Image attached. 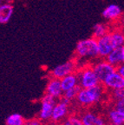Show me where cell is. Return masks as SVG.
<instances>
[{
	"mask_svg": "<svg viewBox=\"0 0 124 125\" xmlns=\"http://www.w3.org/2000/svg\"><path fill=\"white\" fill-rule=\"evenodd\" d=\"M106 89L102 83H99L91 88L81 89L76 97V102L80 106L89 107L96 104L104 98Z\"/></svg>",
	"mask_w": 124,
	"mask_h": 125,
	"instance_id": "obj_1",
	"label": "cell"
},
{
	"mask_svg": "<svg viewBox=\"0 0 124 125\" xmlns=\"http://www.w3.org/2000/svg\"><path fill=\"white\" fill-rule=\"evenodd\" d=\"M75 55L80 60H94L99 58L96 39L92 37L82 39L76 43Z\"/></svg>",
	"mask_w": 124,
	"mask_h": 125,
	"instance_id": "obj_2",
	"label": "cell"
},
{
	"mask_svg": "<svg viewBox=\"0 0 124 125\" xmlns=\"http://www.w3.org/2000/svg\"><path fill=\"white\" fill-rule=\"evenodd\" d=\"M76 73L78 78V85L81 89L91 88L93 86L101 83L95 76L94 70H92L90 64L84 65L83 67L78 69Z\"/></svg>",
	"mask_w": 124,
	"mask_h": 125,
	"instance_id": "obj_3",
	"label": "cell"
},
{
	"mask_svg": "<svg viewBox=\"0 0 124 125\" xmlns=\"http://www.w3.org/2000/svg\"><path fill=\"white\" fill-rule=\"evenodd\" d=\"M70 103L71 102L66 100L63 97H61L59 101H56L53 107L51 121L55 123H59L63 121L70 113Z\"/></svg>",
	"mask_w": 124,
	"mask_h": 125,
	"instance_id": "obj_4",
	"label": "cell"
},
{
	"mask_svg": "<svg viewBox=\"0 0 124 125\" xmlns=\"http://www.w3.org/2000/svg\"><path fill=\"white\" fill-rule=\"evenodd\" d=\"M78 63L76 60L70 59L62 64L56 66L51 72V77H54L56 79H61L64 76H68L72 73H76L78 70Z\"/></svg>",
	"mask_w": 124,
	"mask_h": 125,
	"instance_id": "obj_5",
	"label": "cell"
},
{
	"mask_svg": "<svg viewBox=\"0 0 124 125\" xmlns=\"http://www.w3.org/2000/svg\"><path fill=\"white\" fill-rule=\"evenodd\" d=\"M90 65H91L92 70H94L95 76L98 78L99 82L101 83L106 79L107 76L115 71V67L109 63L105 59L97 60L96 62H95Z\"/></svg>",
	"mask_w": 124,
	"mask_h": 125,
	"instance_id": "obj_6",
	"label": "cell"
},
{
	"mask_svg": "<svg viewBox=\"0 0 124 125\" xmlns=\"http://www.w3.org/2000/svg\"><path fill=\"white\" fill-rule=\"evenodd\" d=\"M56 103V99L45 94L41 100L40 110L38 113V119L41 122L51 121L53 107Z\"/></svg>",
	"mask_w": 124,
	"mask_h": 125,
	"instance_id": "obj_7",
	"label": "cell"
},
{
	"mask_svg": "<svg viewBox=\"0 0 124 125\" xmlns=\"http://www.w3.org/2000/svg\"><path fill=\"white\" fill-rule=\"evenodd\" d=\"M97 48H98V57L101 59H105L106 57L114 49H115L113 44L109 33L100 38L96 39Z\"/></svg>",
	"mask_w": 124,
	"mask_h": 125,
	"instance_id": "obj_8",
	"label": "cell"
},
{
	"mask_svg": "<svg viewBox=\"0 0 124 125\" xmlns=\"http://www.w3.org/2000/svg\"><path fill=\"white\" fill-rule=\"evenodd\" d=\"M102 84L106 90H109L110 91L118 89H124V77L118 74L116 71H114L107 76Z\"/></svg>",
	"mask_w": 124,
	"mask_h": 125,
	"instance_id": "obj_9",
	"label": "cell"
},
{
	"mask_svg": "<svg viewBox=\"0 0 124 125\" xmlns=\"http://www.w3.org/2000/svg\"><path fill=\"white\" fill-rule=\"evenodd\" d=\"M80 119L83 125H106V119L103 115L93 111H85L82 114Z\"/></svg>",
	"mask_w": 124,
	"mask_h": 125,
	"instance_id": "obj_10",
	"label": "cell"
},
{
	"mask_svg": "<svg viewBox=\"0 0 124 125\" xmlns=\"http://www.w3.org/2000/svg\"><path fill=\"white\" fill-rule=\"evenodd\" d=\"M62 87H61L60 79H56L54 77H51L49 79L45 88V94L52 96L55 99H60L62 96Z\"/></svg>",
	"mask_w": 124,
	"mask_h": 125,
	"instance_id": "obj_11",
	"label": "cell"
},
{
	"mask_svg": "<svg viewBox=\"0 0 124 125\" xmlns=\"http://www.w3.org/2000/svg\"><path fill=\"white\" fill-rule=\"evenodd\" d=\"M102 16L109 22L118 21L122 16V9L118 4H111L103 10Z\"/></svg>",
	"mask_w": 124,
	"mask_h": 125,
	"instance_id": "obj_12",
	"label": "cell"
},
{
	"mask_svg": "<svg viewBox=\"0 0 124 125\" xmlns=\"http://www.w3.org/2000/svg\"><path fill=\"white\" fill-rule=\"evenodd\" d=\"M105 60L114 67L123 64L124 62V47L121 46L114 49L108 56Z\"/></svg>",
	"mask_w": 124,
	"mask_h": 125,
	"instance_id": "obj_13",
	"label": "cell"
},
{
	"mask_svg": "<svg viewBox=\"0 0 124 125\" xmlns=\"http://www.w3.org/2000/svg\"><path fill=\"white\" fill-rule=\"evenodd\" d=\"M106 122L109 125H123L124 124V110L111 108L107 113Z\"/></svg>",
	"mask_w": 124,
	"mask_h": 125,
	"instance_id": "obj_14",
	"label": "cell"
},
{
	"mask_svg": "<svg viewBox=\"0 0 124 125\" xmlns=\"http://www.w3.org/2000/svg\"><path fill=\"white\" fill-rule=\"evenodd\" d=\"M14 12V6L10 3H2L0 4V24L9 23Z\"/></svg>",
	"mask_w": 124,
	"mask_h": 125,
	"instance_id": "obj_15",
	"label": "cell"
},
{
	"mask_svg": "<svg viewBox=\"0 0 124 125\" xmlns=\"http://www.w3.org/2000/svg\"><path fill=\"white\" fill-rule=\"evenodd\" d=\"M61 87H62V91L70 90L72 88H75L78 85V78L76 73H72L68 76H64V77L60 79Z\"/></svg>",
	"mask_w": 124,
	"mask_h": 125,
	"instance_id": "obj_16",
	"label": "cell"
},
{
	"mask_svg": "<svg viewBox=\"0 0 124 125\" xmlns=\"http://www.w3.org/2000/svg\"><path fill=\"white\" fill-rule=\"evenodd\" d=\"M109 35L111 38L113 44L114 48L123 46L124 43V35L122 30L120 29H114L113 31H109Z\"/></svg>",
	"mask_w": 124,
	"mask_h": 125,
	"instance_id": "obj_17",
	"label": "cell"
},
{
	"mask_svg": "<svg viewBox=\"0 0 124 125\" xmlns=\"http://www.w3.org/2000/svg\"><path fill=\"white\" fill-rule=\"evenodd\" d=\"M110 29L109 26L107 23H97L93 26V30H92V37L95 39H98L100 37H103V36L107 35L109 33Z\"/></svg>",
	"mask_w": 124,
	"mask_h": 125,
	"instance_id": "obj_18",
	"label": "cell"
},
{
	"mask_svg": "<svg viewBox=\"0 0 124 125\" xmlns=\"http://www.w3.org/2000/svg\"><path fill=\"white\" fill-rule=\"evenodd\" d=\"M25 119L18 113H13L8 115L5 119V125H24Z\"/></svg>",
	"mask_w": 124,
	"mask_h": 125,
	"instance_id": "obj_19",
	"label": "cell"
},
{
	"mask_svg": "<svg viewBox=\"0 0 124 125\" xmlns=\"http://www.w3.org/2000/svg\"><path fill=\"white\" fill-rule=\"evenodd\" d=\"M80 90H81V88H80L79 86H76L75 88H72V89H70V90L63 91L62 97L65 98L66 100H68V101H70V102L74 101V100L76 99V96H77V94Z\"/></svg>",
	"mask_w": 124,
	"mask_h": 125,
	"instance_id": "obj_20",
	"label": "cell"
},
{
	"mask_svg": "<svg viewBox=\"0 0 124 125\" xmlns=\"http://www.w3.org/2000/svg\"><path fill=\"white\" fill-rule=\"evenodd\" d=\"M60 125H83L82 123L80 117L77 115H70L66 117L62 122H61Z\"/></svg>",
	"mask_w": 124,
	"mask_h": 125,
	"instance_id": "obj_21",
	"label": "cell"
},
{
	"mask_svg": "<svg viewBox=\"0 0 124 125\" xmlns=\"http://www.w3.org/2000/svg\"><path fill=\"white\" fill-rule=\"evenodd\" d=\"M111 98L114 102L120 99H124V90L118 89V90H111Z\"/></svg>",
	"mask_w": 124,
	"mask_h": 125,
	"instance_id": "obj_22",
	"label": "cell"
},
{
	"mask_svg": "<svg viewBox=\"0 0 124 125\" xmlns=\"http://www.w3.org/2000/svg\"><path fill=\"white\" fill-rule=\"evenodd\" d=\"M24 125H42V122L38 118H32L30 120H25Z\"/></svg>",
	"mask_w": 124,
	"mask_h": 125,
	"instance_id": "obj_23",
	"label": "cell"
},
{
	"mask_svg": "<svg viewBox=\"0 0 124 125\" xmlns=\"http://www.w3.org/2000/svg\"><path fill=\"white\" fill-rule=\"evenodd\" d=\"M114 108L121 110H124V99H120L114 102Z\"/></svg>",
	"mask_w": 124,
	"mask_h": 125,
	"instance_id": "obj_24",
	"label": "cell"
},
{
	"mask_svg": "<svg viewBox=\"0 0 124 125\" xmlns=\"http://www.w3.org/2000/svg\"><path fill=\"white\" fill-rule=\"evenodd\" d=\"M115 71H116L118 74H120L122 76L124 77V67H123V64H121L119 66L115 67Z\"/></svg>",
	"mask_w": 124,
	"mask_h": 125,
	"instance_id": "obj_25",
	"label": "cell"
},
{
	"mask_svg": "<svg viewBox=\"0 0 124 125\" xmlns=\"http://www.w3.org/2000/svg\"><path fill=\"white\" fill-rule=\"evenodd\" d=\"M2 3H3V0H0V4H2Z\"/></svg>",
	"mask_w": 124,
	"mask_h": 125,
	"instance_id": "obj_26",
	"label": "cell"
},
{
	"mask_svg": "<svg viewBox=\"0 0 124 125\" xmlns=\"http://www.w3.org/2000/svg\"><path fill=\"white\" fill-rule=\"evenodd\" d=\"M106 125H109V124H106Z\"/></svg>",
	"mask_w": 124,
	"mask_h": 125,
	"instance_id": "obj_27",
	"label": "cell"
}]
</instances>
